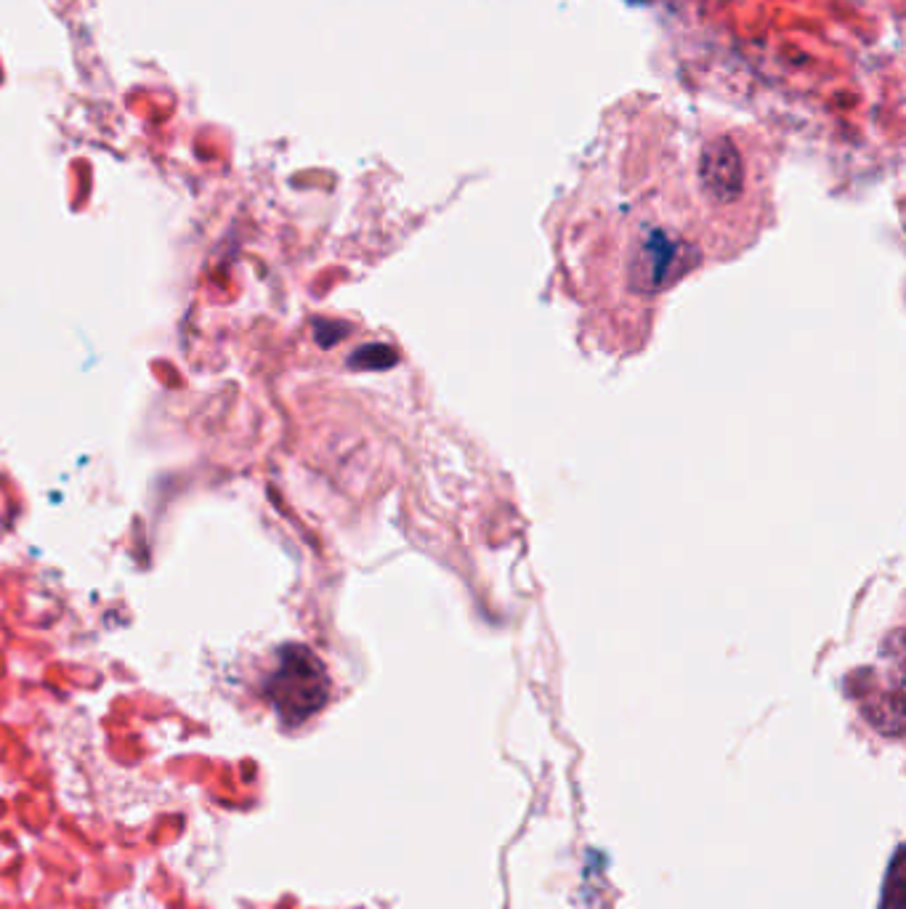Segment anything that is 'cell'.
Returning a JSON list of instances; mask_svg holds the SVG:
<instances>
[{
    "label": "cell",
    "instance_id": "obj_1",
    "mask_svg": "<svg viewBox=\"0 0 906 909\" xmlns=\"http://www.w3.org/2000/svg\"><path fill=\"white\" fill-rule=\"evenodd\" d=\"M266 697L285 726H301L317 715L330 700V678L325 665L306 646L287 644L279 649V662L266 678Z\"/></svg>",
    "mask_w": 906,
    "mask_h": 909
},
{
    "label": "cell",
    "instance_id": "obj_2",
    "mask_svg": "<svg viewBox=\"0 0 906 909\" xmlns=\"http://www.w3.org/2000/svg\"><path fill=\"white\" fill-rule=\"evenodd\" d=\"M694 250L673 234L651 229L635 240L630 250L628 277L638 293H659L694 266Z\"/></svg>",
    "mask_w": 906,
    "mask_h": 909
},
{
    "label": "cell",
    "instance_id": "obj_3",
    "mask_svg": "<svg viewBox=\"0 0 906 909\" xmlns=\"http://www.w3.org/2000/svg\"><path fill=\"white\" fill-rule=\"evenodd\" d=\"M699 181L705 195L715 202H734L742 192V160L728 139L707 144L699 160Z\"/></svg>",
    "mask_w": 906,
    "mask_h": 909
},
{
    "label": "cell",
    "instance_id": "obj_4",
    "mask_svg": "<svg viewBox=\"0 0 906 909\" xmlns=\"http://www.w3.org/2000/svg\"><path fill=\"white\" fill-rule=\"evenodd\" d=\"M904 846H896L891 856V867L885 872L883 894H880V909H904Z\"/></svg>",
    "mask_w": 906,
    "mask_h": 909
},
{
    "label": "cell",
    "instance_id": "obj_5",
    "mask_svg": "<svg viewBox=\"0 0 906 909\" xmlns=\"http://www.w3.org/2000/svg\"><path fill=\"white\" fill-rule=\"evenodd\" d=\"M396 362V354L388 346H364L359 354L351 357V365L367 367V370H383Z\"/></svg>",
    "mask_w": 906,
    "mask_h": 909
}]
</instances>
